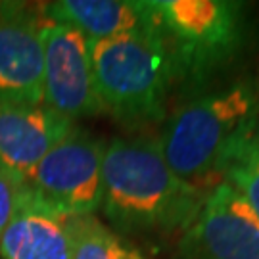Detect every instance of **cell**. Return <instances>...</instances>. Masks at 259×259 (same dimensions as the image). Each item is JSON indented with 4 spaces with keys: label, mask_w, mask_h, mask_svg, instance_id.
<instances>
[{
    "label": "cell",
    "mask_w": 259,
    "mask_h": 259,
    "mask_svg": "<svg viewBox=\"0 0 259 259\" xmlns=\"http://www.w3.org/2000/svg\"><path fill=\"white\" fill-rule=\"evenodd\" d=\"M205 194L177 177L157 137H117L106 144L100 209L117 234L163 236L186 231Z\"/></svg>",
    "instance_id": "1"
},
{
    "label": "cell",
    "mask_w": 259,
    "mask_h": 259,
    "mask_svg": "<svg viewBox=\"0 0 259 259\" xmlns=\"http://www.w3.org/2000/svg\"><path fill=\"white\" fill-rule=\"evenodd\" d=\"M257 127L255 91L238 83L183 104L157 139L177 177L204 190L215 177H225L257 135Z\"/></svg>",
    "instance_id": "2"
},
{
    "label": "cell",
    "mask_w": 259,
    "mask_h": 259,
    "mask_svg": "<svg viewBox=\"0 0 259 259\" xmlns=\"http://www.w3.org/2000/svg\"><path fill=\"white\" fill-rule=\"evenodd\" d=\"M91 56L104 111L125 125L163 119L175 73L161 35L91 40Z\"/></svg>",
    "instance_id": "3"
},
{
    "label": "cell",
    "mask_w": 259,
    "mask_h": 259,
    "mask_svg": "<svg viewBox=\"0 0 259 259\" xmlns=\"http://www.w3.org/2000/svg\"><path fill=\"white\" fill-rule=\"evenodd\" d=\"M175 81H202L242 40L244 10L231 0H152Z\"/></svg>",
    "instance_id": "4"
},
{
    "label": "cell",
    "mask_w": 259,
    "mask_h": 259,
    "mask_svg": "<svg viewBox=\"0 0 259 259\" xmlns=\"http://www.w3.org/2000/svg\"><path fill=\"white\" fill-rule=\"evenodd\" d=\"M104 152L102 139L77 127L40 159L27 186L67 219L94 215L102 205Z\"/></svg>",
    "instance_id": "5"
},
{
    "label": "cell",
    "mask_w": 259,
    "mask_h": 259,
    "mask_svg": "<svg viewBox=\"0 0 259 259\" xmlns=\"http://www.w3.org/2000/svg\"><path fill=\"white\" fill-rule=\"evenodd\" d=\"M42 48V104L73 123L102 113L94 83L91 40L67 25L47 21Z\"/></svg>",
    "instance_id": "6"
},
{
    "label": "cell",
    "mask_w": 259,
    "mask_h": 259,
    "mask_svg": "<svg viewBox=\"0 0 259 259\" xmlns=\"http://www.w3.org/2000/svg\"><path fill=\"white\" fill-rule=\"evenodd\" d=\"M183 259H259V219L227 181L209 188L181 240Z\"/></svg>",
    "instance_id": "7"
},
{
    "label": "cell",
    "mask_w": 259,
    "mask_h": 259,
    "mask_svg": "<svg viewBox=\"0 0 259 259\" xmlns=\"http://www.w3.org/2000/svg\"><path fill=\"white\" fill-rule=\"evenodd\" d=\"M42 10L0 2V102L42 104Z\"/></svg>",
    "instance_id": "8"
},
{
    "label": "cell",
    "mask_w": 259,
    "mask_h": 259,
    "mask_svg": "<svg viewBox=\"0 0 259 259\" xmlns=\"http://www.w3.org/2000/svg\"><path fill=\"white\" fill-rule=\"evenodd\" d=\"M77 129L45 104L0 102V171L27 183L40 159Z\"/></svg>",
    "instance_id": "9"
},
{
    "label": "cell",
    "mask_w": 259,
    "mask_h": 259,
    "mask_svg": "<svg viewBox=\"0 0 259 259\" xmlns=\"http://www.w3.org/2000/svg\"><path fill=\"white\" fill-rule=\"evenodd\" d=\"M40 10L47 21L67 25L89 40L161 35L152 0H56Z\"/></svg>",
    "instance_id": "10"
},
{
    "label": "cell",
    "mask_w": 259,
    "mask_h": 259,
    "mask_svg": "<svg viewBox=\"0 0 259 259\" xmlns=\"http://www.w3.org/2000/svg\"><path fill=\"white\" fill-rule=\"evenodd\" d=\"M2 259H71L67 217L50 209L25 186L18 209L0 236Z\"/></svg>",
    "instance_id": "11"
},
{
    "label": "cell",
    "mask_w": 259,
    "mask_h": 259,
    "mask_svg": "<svg viewBox=\"0 0 259 259\" xmlns=\"http://www.w3.org/2000/svg\"><path fill=\"white\" fill-rule=\"evenodd\" d=\"M71 259H150L96 215L67 219Z\"/></svg>",
    "instance_id": "12"
},
{
    "label": "cell",
    "mask_w": 259,
    "mask_h": 259,
    "mask_svg": "<svg viewBox=\"0 0 259 259\" xmlns=\"http://www.w3.org/2000/svg\"><path fill=\"white\" fill-rule=\"evenodd\" d=\"M223 181L231 183L259 219V135L253 137L240 156L234 159Z\"/></svg>",
    "instance_id": "13"
},
{
    "label": "cell",
    "mask_w": 259,
    "mask_h": 259,
    "mask_svg": "<svg viewBox=\"0 0 259 259\" xmlns=\"http://www.w3.org/2000/svg\"><path fill=\"white\" fill-rule=\"evenodd\" d=\"M27 183H19L14 177L0 171V236L6 231L14 213L18 209Z\"/></svg>",
    "instance_id": "14"
},
{
    "label": "cell",
    "mask_w": 259,
    "mask_h": 259,
    "mask_svg": "<svg viewBox=\"0 0 259 259\" xmlns=\"http://www.w3.org/2000/svg\"><path fill=\"white\" fill-rule=\"evenodd\" d=\"M257 135H259V127H257Z\"/></svg>",
    "instance_id": "15"
}]
</instances>
